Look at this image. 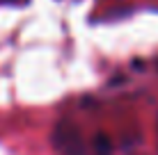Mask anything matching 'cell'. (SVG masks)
<instances>
[{"mask_svg":"<svg viewBox=\"0 0 158 155\" xmlns=\"http://www.w3.org/2000/svg\"><path fill=\"white\" fill-rule=\"evenodd\" d=\"M53 141H55L57 151L62 155H85V146H83L78 128L73 123H69V121H62V123L55 128Z\"/></svg>","mask_w":158,"mask_h":155,"instance_id":"obj_1","label":"cell"},{"mask_svg":"<svg viewBox=\"0 0 158 155\" xmlns=\"http://www.w3.org/2000/svg\"><path fill=\"white\" fill-rule=\"evenodd\" d=\"M0 2H7V5H21V2H25V0H0Z\"/></svg>","mask_w":158,"mask_h":155,"instance_id":"obj_3","label":"cell"},{"mask_svg":"<svg viewBox=\"0 0 158 155\" xmlns=\"http://www.w3.org/2000/svg\"><path fill=\"white\" fill-rule=\"evenodd\" d=\"M96 153L99 155H110V144L103 135H96Z\"/></svg>","mask_w":158,"mask_h":155,"instance_id":"obj_2","label":"cell"}]
</instances>
